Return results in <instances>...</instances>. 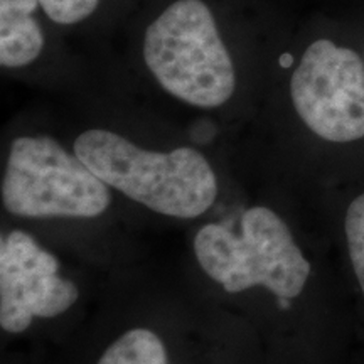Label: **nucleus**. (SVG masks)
Segmentation results:
<instances>
[{"label": "nucleus", "mask_w": 364, "mask_h": 364, "mask_svg": "<svg viewBox=\"0 0 364 364\" xmlns=\"http://www.w3.org/2000/svg\"><path fill=\"white\" fill-rule=\"evenodd\" d=\"M75 154L110 188L159 215L198 218L216 201L218 181L206 157L191 147L152 152L108 130H88Z\"/></svg>", "instance_id": "nucleus-1"}, {"label": "nucleus", "mask_w": 364, "mask_h": 364, "mask_svg": "<svg viewBox=\"0 0 364 364\" xmlns=\"http://www.w3.org/2000/svg\"><path fill=\"white\" fill-rule=\"evenodd\" d=\"M144 59L167 93L194 107H221L235 93L233 61L203 0L167 7L145 33Z\"/></svg>", "instance_id": "nucleus-2"}, {"label": "nucleus", "mask_w": 364, "mask_h": 364, "mask_svg": "<svg viewBox=\"0 0 364 364\" xmlns=\"http://www.w3.org/2000/svg\"><path fill=\"white\" fill-rule=\"evenodd\" d=\"M194 253L209 279L230 294L267 287L280 299L300 295L311 275V263L295 243L285 221L265 206L248 209L241 235L226 226H203L196 233Z\"/></svg>", "instance_id": "nucleus-3"}, {"label": "nucleus", "mask_w": 364, "mask_h": 364, "mask_svg": "<svg viewBox=\"0 0 364 364\" xmlns=\"http://www.w3.org/2000/svg\"><path fill=\"white\" fill-rule=\"evenodd\" d=\"M107 186L51 136H19L2 179L9 213L24 218H95L110 206Z\"/></svg>", "instance_id": "nucleus-4"}, {"label": "nucleus", "mask_w": 364, "mask_h": 364, "mask_svg": "<svg viewBox=\"0 0 364 364\" xmlns=\"http://www.w3.org/2000/svg\"><path fill=\"white\" fill-rule=\"evenodd\" d=\"M295 112L329 142L364 136V63L353 49L318 39L304 53L290 80Z\"/></svg>", "instance_id": "nucleus-5"}, {"label": "nucleus", "mask_w": 364, "mask_h": 364, "mask_svg": "<svg viewBox=\"0 0 364 364\" xmlns=\"http://www.w3.org/2000/svg\"><path fill=\"white\" fill-rule=\"evenodd\" d=\"M59 262L26 231L0 245V326L24 332L34 317H56L78 300V287L58 275Z\"/></svg>", "instance_id": "nucleus-6"}, {"label": "nucleus", "mask_w": 364, "mask_h": 364, "mask_svg": "<svg viewBox=\"0 0 364 364\" xmlns=\"http://www.w3.org/2000/svg\"><path fill=\"white\" fill-rule=\"evenodd\" d=\"M39 0H0V65L22 68L39 58L44 34L33 17Z\"/></svg>", "instance_id": "nucleus-7"}, {"label": "nucleus", "mask_w": 364, "mask_h": 364, "mask_svg": "<svg viewBox=\"0 0 364 364\" xmlns=\"http://www.w3.org/2000/svg\"><path fill=\"white\" fill-rule=\"evenodd\" d=\"M98 364H167V353L152 331L132 329L103 353Z\"/></svg>", "instance_id": "nucleus-8"}, {"label": "nucleus", "mask_w": 364, "mask_h": 364, "mask_svg": "<svg viewBox=\"0 0 364 364\" xmlns=\"http://www.w3.org/2000/svg\"><path fill=\"white\" fill-rule=\"evenodd\" d=\"M344 230L354 273L364 294V193L349 204Z\"/></svg>", "instance_id": "nucleus-9"}, {"label": "nucleus", "mask_w": 364, "mask_h": 364, "mask_svg": "<svg viewBox=\"0 0 364 364\" xmlns=\"http://www.w3.org/2000/svg\"><path fill=\"white\" fill-rule=\"evenodd\" d=\"M100 0H39L41 7L56 24L70 26L90 17Z\"/></svg>", "instance_id": "nucleus-10"}, {"label": "nucleus", "mask_w": 364, "mask_h": 364, "mask_svg": "<svg viewBox=\"0 0 364 364\" xmlns=\"http://www.w3.org/2000/svg\"><path fill=\"white\" fill-rule=\"evenodd\" d=\"M280 65H282V66H285V68H287V66H290V65H292V56H290V54H289V53H285V54H284V56H282V58H280Z\"/></svg>", "instance_id": "nucleus-11"}]
</instances>
